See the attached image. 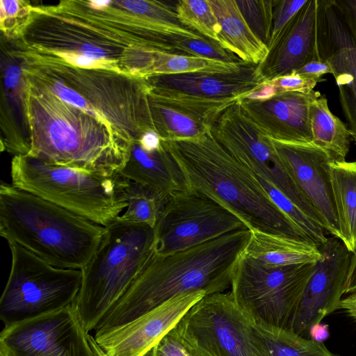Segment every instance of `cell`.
Instances as JSON below:
<instances>
[{"label":"cell","mask_w":356,"mask_h":356,"mask_svg":"<svg viewBox=\"0 0 356 356\" xmlns=\"http://www.w3.org/2000/svg\"><path fill=\"white\" fill-rule=\"evenodd\" d=\"M251 230L235 231L168 254L153 251L130 287L102 319L95 333L125 325L177 296L207 295L231 286L235 265Z\"/></svg>","instance_id":"obj_1"},{"label":"cell","mask_w":356,"mask_h":356,"mask_svg":"<svg viewBox=\"0 0 356 356\" xmlns=\"http://www.w3.org/2000/svg\"><path fill=\"white\" fill-rule=\"evenodd\" d=\"M24 79V110L29 129L26 156L102 173H118L124 167L130 138Z\"/></svg>","instance_id":"obj_2"},{"label":"cell","mask_w":356,"mask_h":356,"mask_svg":"<svg viewBox=\"0 0 356 356\" xmlns=\"http://www.w3.org/2000/svg\"><path fill=\"white\" fill-rule=\"evenodd\" d=\"M161 140L190 190L217 202L250 230L306 240L250 172L216 139L211 129L196 138Z\"/></svg>","instance_id":"obj_3"},{"label":"cell","mask_w":356,"mask_h":356,"mask_svg":"<svg viewBox=\"0 0 356 356\" xmlns=\"http://www.w3.org/2000/svg\"><path fill=\"white\" fill-rule=\"evenodd\" d=\"M104 232V226L12 184L1 183V236L52 266L83 269Z\"/></svg>","instance_id":"obj_4"},{"label":"cell","mask_w":356,"mask_h":356,"mask_svg":"<svg viewBox=\"0 0 356 356\" xmlns=\"http://www.w3.org/2000/svg\"><path fill=\"white\" fill-rule=\"evenodd\" d=\"M154 245V228L147 225L116 218L105 227L99 248L81 269V285L73 304L87 332L95 330L126 293Z\"/></svg>","instance_id":"obj_5"},{"label":"cell","mask_w":356,"mask_h":356,"mask_svg":"<svg viewBox=\"0 0 356 356\" xmlns=\"http://www.w3.org/2000/svg\"><path fill=\"white\" fill-rule=\"evenodd\" d=\"M15 186L106 227L127 208L126 178L48 163L27 156L11 162Z\"/></svg>","instance_id":"obj_6"},{"label":"cell","mask_w":356,"mask_h":356,"mask_svg":"<svg viewBox=\"0 0 356 356\" xmlns=\"http://www.w3.org/2000/svg\"><path fill=\"white\" fill-rule=\"evenodd\" d=\"M8 244L11 268L0 299L4 327L74 304L81 285V270L56 267L15 243Z\"/></svg>","instance_id":"obj_7"},{"label":"cell","mask_w":356,"mask_h":356,"mask_svg":"<svg viewBox=\"0 0 356 356\" xmlns=\"http://www.w3.org/2000/svg\"><path fill=\"white\" fill-rule=\"evenodd\" d=\"M316 263L265 267L243 252L232 275L234 302L255 325L287 329Z\"/></svg>","instance_id":"obj_8"},{"label":"cell","mask_w":356,"mask_h":356,"mask_svg":"<svg viewBox=\"0 0 356 356\" xmlns=\"http://www.w3.org/2000/svg\"><path fill=\"white\" fill-rule=\"evenodd\" d=\"M211 131L216 139L251 173L272 184L323 227L318 212L284 164L273 141L243 114L237 101L218 115Z\"/></svg>","instance_id":"obj_9"},{"label":"cell","mask_w":356,"mask_h":356,"mask_svg":"<svg viewBox=\"0 0 356 356\" xmlns=\"http://www.w3.org/2000/svg\"><path fill=\"white\" fill-rule=\"evenodd\" d=\"M201 356H268L231 292L206 295L178 323Z\"/></svg>","instance_id":"obj_10"},{"label":"cell","mask_w":356,"mask_h":356,"mask_svg":"<svg viewBox=\"0 0 356 356\" xmlns=\"http://www.w3.org/2000/svg\"><path fill=\"white\" fill-rule=\"evenodd\" d=\"M243 229L248 228L217 202L191 190L180 192L162 205L154 227V252L181 251Z\"/></svg>","instance_id":"obj_11"},{"label":"cell","mask_w":356,"mask_h":356,"mask_svg":"<svg viewBox=\"0 0 356 356\" xmlns=\"http://www.w3.org/2000/svg\"><path fill=\"white\" fill-rule=\"evenodd\" d=\"M73 305L4 327L0 343L10 356H96Z\"/></svg>","instance_id":"obj_12"},{"label":"cell","mask_w":356,"mask_h":356,"mask_svg":"<svg viewBox=\"0 0 356 356\" xmlns=\"http://www.w3.org/2000/svg\"><path fill=\"white\" fill-rule=\"evenodd\" d=\"M321 258L316 263L300 302L287 329L304 337L311 325L338 309L346 284L353 254L335 237L318 247Z\"/></svg>","instance_id":"obj_13"},{"label":"cell","mask_w":356,"mask_h":356,"mask_svg":"<svg viewBox=\"0 0 356 356\" xmlns=\"http://www.w3.org/2000/svg\"><path fill=\"white\" fill-rule=\"evenodd\" d=\"M317 49L328 63L339 102L356 145V42L334 0H318Z\"/></svg>","instance_id":"obj_14"},{"label":"cell","mask_w":356,"mask_h":356,"mask_svg":"<svg viewBox=\"0 0 356 356\" xmlns=\"http://www.w3.org/2000/svg\"><path fill=\"white\" fill-rule=\"evenodd\" d=\"M206 295L197 291L173 297L125 325L96 333L95 340L108 356H143Z\"/></svg>","instance_id":"obj_15"},{"label":"cell","mask_w":356,"mask_h":356,"mask_svg":"<svg viewBox=\"0 0 356 356\" xmlns=\"http://www.w3.org/2000/svg\"><path fill=\"white\" fill-rule=\"evenodd\" d=\"M146 79L152 95L204 102L237 100L266 82L258 65L248 63L232 72L156 75Z\"/></svg>","instance_id":"obj_16"},{"label":"cell","mask_w":356,"mask_h":356,"mask_svg":"<svg viewBox=\"0 0 356 356\" xmlns=\"http://www.w3.org/2000/svg\"><path fill=\"white\" fill-rule=\"evenodd\" d=\"M272 140L284 164L318 212L325 232L340 239L330 177V163L333 161L330 154L313 143Z\"/></svg>","instance_id":"obj_17"},{"label":"cell","mask_w":356,"mask_h":356,"mask_svg":"<svg viewBox=\"0 0 356 356\" xmlns=\"http://www.w3.org/2000/svg\"><path fill=\"white\" fill-rule=\"evenodd\" d=\"M318 91L279 93L265 101H236L243 114L265 136L276 141L312 143L310 108Z\"/></svg>","instance_id":"obj_18"},{"label":"cell","mask_w":356,"mask_h":356,"mask_svg":"<svg viewBox=\"0 0 356 356\" xmlns=\"http://www.w3.org/2000/svg\"><path fill=\"white\" fill-rule=\"evenodd\" d=\"M317 6L318 0H307L269 49L264 61L258 65L265 81L320 58L316 41Z\"/></svg>","instance_id":"obj_19"},{"label":"cell","mask_w":356,"mask_h":356,"mask_svg":"<svg viewBox=\"0 0 356 356\" xmlns=\"http://www.w3.org/2000/svg\"><path fill=\"white\" fill-rule=\"evenodd\" d=\"M118 174L151 188L163 200L190 190L183 171L162 140L161 147L152 152L133 142L128 160Z\"/></svg>","instance_id":"obj_20"},{"label":"cell","mask_w":356,"mask_h":356,"mask_svg":"<svg viewBox=\"0 0 356 356\" xmlns=\"http://www.w3.org/2000/svg\"><path fill=\"white\" fill-rule=\"evenodd\" d=\"M243 253L267 268L316 263L321 253L316 245L306 240L251 230Z\"/></svg>","instance_id":"obj_21"},{"label":"cell","mask_w":356,"mask_h":356,"mask_svg":"<svg viewBox=\"0 0 356 356\" xmlns=\"http://www.w3.org/2000/svg\"><path fill=\"white\" fill-rule=\"evenodd\" d=\"M220 26L218 44L248 64H261L268 47L252 32L236 0H209Z\"/></svg>","instance_id":"obj_22"},{"label":"cell","mask_w":356,"mask_h":356,"mask_svg":"<svg viewBox=\"0 0 356 356\" xmlns=\"http://www.w3.org/2000/svg\"><path fill=\"white\" fill-rule=\"evenodd\" d=\"M330 177L340 240L356 253V161H332Z\"/></svg>","instance_id":"obj_23"},{"label":"cell","mask_w":356,"mask_h":356,"mask_svg":"<svg viewBox=\"0 0 356 356\" xmlns=\"http://www.w3.org/2000/svg\"><path fill=\"white\" fill-rule=\"evenodd\" d=\"M312 142L326 150L333 161H344L350 149L351 133L330 111L327 99L321 94L310 108Z\"/></svg>","instance_id":"obj_24"},{"label":"cell","mask_w":356,"mask_h":356,"mask_svg":"<svg viewBox=\"0 0 356 356\" xmlns=\"http://www.w3.org/2000/svg\"><path fill=\"white\" fill-rule=\"evenodd\" d=\"M149 108L154 130L163 140L196 138L211 129L185 111L156 99L150 94Z\"/></svg>","instance_id":"obj_25"},{"label":"cell","mask_w":356,"mask_h":356,"mask_svg":"<svg viewBox=\"0 0 356 356\" xmlns=\"http://www.w3.org/2000/svg\"><path fill=\"white\" fill-rule=\"evenodd\" d=\"M254 327L268 356H337L323 343L307 339L289 329L255 324Z\"/></svg>","instance_id":"obj_26"},{"label":"cell","mask_w":356,"mask_h":356,"mask_svg":"<svg viewBox=\"0 0 356 356\" xmlns=\"http://www.w3.org/2000/svg\"><path fill=\"white\" fill-rule=\"evenodd\" d=\"M124 195L127 208L117 218L122 222L143 224L154 228L165 200L151 188L127 179Z\"/></svg>","instance_id":"obj_27"},{"label":"cell","mask_w":356,"mask_h":356,"mask_svg":"<svg viewBox=\"0 0 356 356\" xmlns=\"http://www.w3.org/2000/svg\"><path fill=\"white\" fill-rule=\"evenodd\" d=\"M175 11L185 26L218 43L221 29L209 0L177 1Z\"/></svg>","instance_id":"obj_28"},{"label":"cell","mask_w":356,"mask_h":356,"mask_svg":"<svg viewBox=\"0 0 356 356\" xmlns=\"http://www.w3.org/2000/svg\"><path fill=\"white\" fill-rule=\"evenodd\" d=\"M236 2L250 29L268 47L272 29L273 0Z\"/></svg>","instance_id":"obj_29"},{"label":"cell","mask_w":356,"mask_h":356,"mask_svg":"<svg viewBox=\"0 0 356 356\" xmlns=\"http://www.w3.org/2000/svg\"><path fill=\"white\" fill-rule=\"evenodd\" d=\"M151 356H201L187 339L178 324L149 351Z\"/></svg>","instance_id":"obj_30"},{"label":"cell","mask_w":356,"mask_h":356,"mask_svg":"<svg viewBox=\"0 0 356 356\" xmlns=\"http://www.w3.org/2000/svg\"><path fill=\"white\" fill-rule=\"evenodd\" d=\"M307 0H273V19L268 50L276 42L290 20L302 8Z\"/></svg>","instance_id":"obj_31"},{"label":"cell","mask_w":356,"mask_h":356,"mask_svg":"<svg viewBox=\"0 0 356 356\" xmlns=\"http://www.w3.org/2000/svg\"><path fill=\"white\" fill-rule=\"evenodd\" d=\"M324 81L325 79H317L293 71L289 74L275 78L269 81L275 85L278 94L286 92H298L308 94L314 91V88L319 82Z\"/></svg>","instance_id":"obj_32"},{"label":"cell","mask_w":356,"mask_h":356,"mask_svg":"<svg viewBox=\"0 0 356 356\" xmlns=\"http://www.w3.org/2000/svg\"><path fill=\"white\" fill-rule=\"evenodd\" d=\"M19 1H1V22L2 29L5 32L15 25V19L18 17H23L28 14V6H22Z\"/></svg>","instance_id":"obj_33"},{"label":"cell","mask_w":356,"mask_h":356,"mask_svg":"<svg viewBox=\"0 0 356 356\" xmlns=\"http://www.w3.org/2000/svg\"><path fill=\"white\" fill-rule=\"evenodd\" d=\"M356 42V0H334Z\"/></svg>","instance_id":"obj_34"},{"label":"cell","mask_w":356,"mask_h":356,"mask_svg":"<svg viewBox=\"0 0 356 356\" xmlns=\"http://www.w3.org/2000/svg\"><path fill=\"white\" fill-rule=\"evenodd\" d=\"M295 72L320 80L324 79L323 75L332 73L330 65L321 58L306 63Z\"/></svg>","instance_id":"obj_35"},{"label":"cell","mask_w":356,"mask_h":356,"mask_svg":"<svg viewBox=\"0 0 356 356\" xmlns=\"http://www.w3.org/2000/svg\"><path fill=\"white\" fill-rule=\"evenodd\" d=\"M278 94L277 89L270 81H266L256 90L240 98L250 101H265Z\"/></svg>","instance_id":"obj_36"},{"label":"cell","mask_w":356,"mask_h":356,"mask_svg":"<svg viewBox=\"0 0 356 356\" xmlns=\"http://www.w3.org/2000/svg\"><path fill=\"white\" fill-rule=\"evenodd\" d=\"M136 141L144 150L149 152L156 151L161 147V137L152 130L145 131Z\"/></svg>","instance_id":"obj_37"},{"label":"cell","mask_w":356,"mask_h":356,"mask_svg":"<svg viewBox=\"0 0 356 356\" xmlns=\"http://www.w3.org/2000/svg\"><path fill=\"white\" fill-rule=\"evenodd\" d=\"M308 335L312 340L323 343L330 335L328 325L319 323L311 325L308 331Z\"/></svg>","instance_id":"obj_38"},{"label":"cell","mask_w":356,"mask_h":356,"mask_svg":"<svg viewBox=\"0 0 356 356\" xmlns=\"http://www.w3.org/2000/svg\"><path fill=\"white\" fill-rule=\"evenodd\" d=\"M346 294L356 293V253L353 254L346 284Z\"/></svg>","instance_id":"obj_39"},{"label":"cell","mask_w":356,"mask_h":356,"mask_svg":"<svg viewBox=\"0 0 356 356\" xmlns=\"http://www.w3.org/2000/svg\"><path fill=\"white\" fill-rule=\"evenodd\" d=\"M343 309L356 323V293L350 294L341 300L338 309Z\"/></svg>","instance_id":"obj_40"},{"label":"cell","mask_w":356,"mask_h":356,"mask_svg":"<svg viewBox=\"0 0 356 356\" xmlns=\"http://www.w3.org/2000/svg\"><path fill=\"white\" fill-rule=\"evenodd\" d=\"M19 71L16 67H10L6 75V84L8 87H13L19 79Z\"/></svg>","instance_id":"obj_41"},{"label":"cell","mask_w":356,"mask_h":356,"mask_svg":"<svg viewBox=\"0 0 356 356\" xmlns=\"http://www.w3.org/2000/svg\"><path fill=\"white\" fill-rule=\"evenodd\" d=\"M90 345L96 356H108L96 343L94 337L90 334Z\"/></svg>","instance_id":"obj_42"},{"label":"cell","mask_w":356,"mask_h":356,"mask_svg":"<svg viewBox=\"0 0 356 356\" xmlns=\"http://www.w3.org/2000/svg\"><path fill=\"white\" fill-rule=\"evenodd\" d=\"M0 356H10L5 346L0 343Z\"/></svg>","instance_id":"obj_43"},{"label":"cell","mask_w":356,"mask_h":356,"mask_svg":"<svg viewBox=\"0 0 356 356\" xmlns=\"http://www.w3.org/2000/svg\"><path fill=\"white\" fill-rule=\"evenodd\" d=\"M143 356H151L150 354H149V352L148 351L145 355H144Z\"/></svg>","instance_id":"obj_44"}]
</instances>
